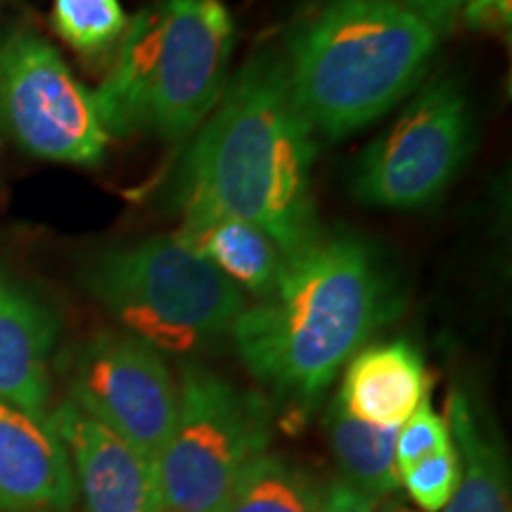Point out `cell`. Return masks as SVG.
I'll list each match as a JSON object with an SVG mask.
<instances>
[{
	"instance_id": "obj_24",
	"label": "cell",
	"mask_w": 512,
	"mask_h": 512,
	"mask_svg": "<svg viewBox=\"0 0 512 512\" xmlns=\"http://www.w3.org/2000/svg\"><path fill=\"white\" fill-rule=\"evenodd\" d=\"M377 512H418L413 510L411 505L403 503L401 496H387L384 501H380V505H377Z\"/></svg>"
},
{
	"instance_id": "obj_16",
	"label": "cell",
	"mask_w": 512,
	"mask_h": 512,
	"mask_svg": "<svg viewBox=\"0 0 512 512\" xmlns=\"http://www.w3.org/2000/svg\"><path fill=\"white\" fill-rule=\"evenodd\" d=\"M396 432V427H373L351 418L335 401L325 418V434L342 482L375 501L394 496L401 486L396 470Z\"/></svg>"
},
{
	"instance_id": "obj_18",
	"label": "cell",
	"mask_w": 512,
	"mask_h": 512,
	"mask_svg": "<svg viewBox=\"0 0 512 512\" xmlns=\"http://www.w3.org/2000/svg\"><path fill=\"white\" fill-rule=\"evenodd\" d=\"M50 24L76 53L98 57L117 48L128 17L121 0H53Z\"/></svg>"
},
{
	"instance_id": "obj_4",
	"label": "cell",
	"mask_w": 512,
	"mask_h": 512,
	"mask_svg": "<svg viewBox=\"0 0 512 512\" xmlns=\"http://www.w3.org/2000/svg\"><path fill=\"white\" fill-rule=\"evenodd\" d=\"M233 46L235 22L223 0H157L138 10L93 93L107 136H192L226 91Z\"/></svg>"
},
{
	"instance_id": "obj_23",
	"label": "cell",
	"mask_w": 512,
	"mask_h": 512,
	"mask_svg": "<svg viewBox=\"0 0 512 512\" xmlns=\"http://www.w3.org/2000/svg\"><path fill=\"white\" fill-rule=\"evenodd\" d=\"M408 10H413L422 22L430 24L439 38L448 34L458 24L460 12L470 0H401Z\"/></svg>"
},
{
	"instance_id": "obj_12",
	"label": "cell",
	"mask_w": 512,
	"mask_h": 512,
	"mask_svg": "<svg viewBox=\"0 0 512 512\" xmlns=\"http://www.w3.org/2000/svg\"><path fill=\"white\" fill-rule=\"evenodd\" d=\"M55 313L0 266V399L34 415H50Z\"/></svg>"
},
{
	"instance_id": "obj_22",
	"label": "cell",
	"mask_w": 512,
	"mask_h": 512,
	"mask_svg": "<svg viewBox=\"0 0 512 512\" xmlns=\"http://www.w3.org/2000/svg\"><path fill=\"white\" fill-rule=\"evenodd\" d=\"M377 505L380 501L361 494L342 479H335V482L320 486L313 512H377Z\"/></svg>"
},
{
	"instance_id": "obj_11",
	"label": "cell",
	"mask_w": 512,
	"mask_h": 512,
	"mask_svg": "<svg viewBox=\"0 0 512 512\" xmlns=\"http://www.w3.org/2000/svg\"><path fill=\"white\" fill-rule=\"evenodd\" d=\"M76 494L72 460L50 415L0 399V512H67Z\"/></svg>"
},
{
	"instance_id": "obj_1",
	"label": "cell",
	"mask_w": 512,
	"mask_h": 512,
	"mask_svg": "<svg viewBox=\"0 0 512 512\" xmlns=\"http://www.w3.org/2000/svg\"><path fill=\"white\" fill-rule=\"evenodd\" d=\"M316 133L294 98L280 50L261 48L230 76L216 110L185 152L176 204L233 216L287 256L318 238L311 169Z\"/></svg>"
},
{
	"instance_id": "obj_7",
	"label": "cell",
	"mask_w": 512,
	"mask_h": 512,
	"mask_svg": "<svg viewBox=\"0 0 512 512\" xmlns=\"http://www.w3.org/2000/svg\"><path fill=\"white\" fill-rule=\"evenodd\" d=\"M472 145L470 100L444 76L422 88L363 152L351 176V192L373 209H425L456 181Z\"/></svg>"
},
{
	"instance_id": "obj_10",
	"label": "cell",
	"mask_w": 512,
	"mask_h": 512,
	"mask_svg": "<svg viewBox=\"0 0 512 512\" xmlns=\"http://www.w3.org/2000/svg\"><path fill=\"white\" fill-rule=\"evenodd\" d=\"M69 460L83 512H162L157 465L88 418L72 401L50 413Z\"/></svg>"
},
{
	"instance_id": "obj_9",
	"label": "cell",
	"mask_w": 512,
	"mask_h": 512,
	"mask_svg": "<svg viewBox=\"0 0 512 512\" xmlns=\"http://www.w3.org/2000/svg\"><path fill=\"white\" fill-rule=\"evenodd\" d=\"M69 401L157 465L174 430L178 384L155 347L105 330L74 351Z\"/></svg>"
},
{
	"instance_id": "obj_21",
	"label": "cell",
	"mask_w": 512,
	"mask_h": 512,
	"mask_svg": "<svg viewBox=\"0 0 512 512\" xmlns=\"http://www.w3.org/2000/svg\"><path fill=\"white\" fill-rule=\"evenodd\" d=\"M458 22L479 34L508 36L512 24V0H470Z\"/></svg>"
},
{
	"instance_id": "obj_3",
	"label": "cell",
	"mask_w": 512,
	"mask_h": 512,
	"mask_svg": "<svg viewBox=\"0 0 512 512\" xmlns=\"http://www.w3.org/2000/svg\"><path fill=\"white\" fill-rule=\"evenodd\" d=\"M437 48L439 36L401 0H316L280 55L313 133L342 140L406 100Z\"/></svg>"
},
{
	"instance_id": "obj_20",
	"label": "cell",
	"mask_w": 512,
	"mask_h": 512,
	"mask_svg": "<svg viewBox=\"0 0 512 512\" xmlns=\"http://www.w3.org/2000/svg\"><path fill=\"white\" fill-rule=\"evenodd\" d=\"M453 446L451 430L446 418L434 411L430 399L422 401L420 408L396 432V470L406 472L420 460L446 451Z\"/></svg>"
},
{
	"instance_id": "obj_15",
	"label": "cell",
	"mask_w": 512,
	"mask_h": 512,
	"mask_svg": "<svg viewBox=\"0 0 512 512\" xmlns=\"http://www.w3.org/2000/svg\"><path fill=\"white\" fill-rule=\"evenodd\" d=\"M446 422L460 458V482L441 512H512L503 446L465 389L451 394Z\"/></svg>"
},
{
	"instance_id": "obj_17",
	"label": "cell",
	"mask_w": 512,
	"mask_h": 512,
	"mask_svg": "<svg viewBox=\"0 0 512 512\" xmlns=\"http://www.w3.org/2000/svg\"><path fill=\"white\" fill-rule=\"evenodd\" d=\"M318 489L302 467L264 453L242 472L216 512H313Z\"/></svg>"
},
{
	"instance_id": "obj_14",
	"label": "cell",
	"mask_w": 512,
	"mask_h": 512,
	"mask_svg": "<svg viewBox=\"0 0 512 512\" xmlns=\"http://www.w3.org/2000/svg\"><path fill=\"white\" fill-rule=\"evenodd\" d=\"M178 235L214 264L242 292L266 297L278 285L287 256L271 235L233 216L185 211Z\"/></svg>"
},
{
	"instance_id": "obj_6",
	"label": "cell",
	"mask_w": 512,
	"mask_h": 512,
	"mask_svg": "<svg viewBox=\"0 0 512 512\" xmlns=\"http://www.w3.org/2000/svg\"><path fill=\"white\" fill-rule=\"evenodd\" d=\"M271 430L264 396L185 363L174 430L157 458L162 512L219 510L242 472L266 453Z\"/></svg>"
},
{
	"instance_id": "obj_5",
	"label": "cell",
	"mask_w": 512,
	"mask_h": 512,
	"mask_svg": "<svg viewBox=\"0 0 512 512\" xmlns=\"http://www.w3.org/2000/svg\"><path fill=\"white\" fill-rule=\"evenodd\" d=\"M81 280L124 332L159 354L221 342L247 309L245 292L178 233L100 252Z\"/></svg>"
},
{
	"instance_id": "obj_2",
	"label": "cell",
	"mask_w": 512,
	"mask_h": 512,
	"mask_svg": "<svg viewBox=\"0 0 512 512\" xmlns=\"http://www.w3.org/2000/svg\"><path fill=\"white\" fill-rule=\"evenodd\" d=\"M399 306V285L373 242L318 233L287 259L278 285L242 311L230 337L273 394L316 401Z\"/></svg>"
},
{
	"instance_id": "obj_19",
	"label": "cell",
	"mask_w": 512,
	"mask_h": 512,
	"mask_svg": "<svg viewBox=\"0 0 512 512\" xmlns=\"http://www.w3.org/2000/svg\"><path fill=\"white\" fill-rule=\"evenodd\" d=\"M401 486L420 512H441L456 494L460 482V458L456 446L420 460L399 475Z\"/></svg>"
},
{
	"instance_id": "obj_8",
	"label": "cell",
	"mask_w": 512,
	"mask_h": 512,
	"mask_svg": "<svg viewBox=\"0 0 512 512\" xmlns=\"http://www.w3.org/2000/svg\"><path fill=\"white\" fill-rule=\"evenodd\" d=\"M0 124L24 152L57 164L98 166L110 145L93 93L31 29L0 36Z\"/></svg>"
},
{
	"instance_id": "obj_13",
	"label": "cell",
	"mask_w": 512,
	"mask_h": 512,
	"mask_svg": "<svg viewBox=\"0 0 512 512\" xmlns=\"http://www.w3.org/2000/svg\"><path fill=\"white\" fill-rule=\"evenodd\" d=\"M430 394L425 358L406 339L363 347L344 366L337 406L373 427H399Z\"/></svg>"
}]
</instances>
